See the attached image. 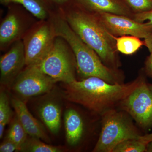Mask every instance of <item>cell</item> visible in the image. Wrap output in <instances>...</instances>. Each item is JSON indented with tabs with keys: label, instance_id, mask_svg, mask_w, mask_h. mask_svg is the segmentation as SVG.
Returning <instances> with one entry per match:
<instances>
[{
	"label": "cell",
	"instance_id": "cb8c5ba5",
	"mask_svg": "<svg viewBox=\"0 0 152 152\" xmlns=\"http://www.w3.org/2000/svg\"><path fill=\"white\" fill-rule=\"evenodd\" d=\"M133 19L140 23H143L145 21L148 20L152 25V10L136 13L133 17Z\"/></svg>",
	"mask_w": 152,
	"mask_h": 152
},
{
	"label": "cell",
	"instance_id": "9a60e30c",
	"mask_svg": "<svg viewBox=\"0 0 152 152\" xmlns=\"http://www.w3.org/2000/svg\"><path fill=\"white\" fill-rule=\"evenodd\" d=\"M66 137L68 144L75 146L80 141L84 133V123L81 116L75 109L66 111L64 117Z\"/></svg>",
	"mask_w": 152,
	"mask_h": 152
},
{
	"label": "cell",
	"instance_id": "f1b7e54d",
	"mask_svg": "<svg viewBox=\"0 0 152 152\" xmlns=\"http://www.w3.org/2000/svg\"><path fill=\"white\" fill-rule=\"evenodd\" d=\"M146 152H152V141L149 142L147 144Z\"/></svg>",
	"mask_w": 152,
	"mask_h": 152
},
{
	"label": "cell",
	"instance_id": "4316f807",
	"mask_svg": "<svg viewBox=\"0 0 152 152\" xmlns=\"http://www.w3.org/2000/svg\"><path fill=\"white\" fill-rule=\"evenodd\" d=\"M144 45L148 48L150 53H152V33L145 38Z\"/></svg>",
	"mask_w": 152,
	"mask_h": 152
},
{
	"label": "cell",
	"instance_id": "2e32d148",
	"mask_svg": "<svg viewBox=\"0 0 152 152\" xmlns=\"http://www.w3.org/2000/svg\"><path fill=\"white\" fill-rule=\"evenodd\" d=\"M0 3L5 6L20 5L38 20H48L52 11L57 8L48 0H0Z\"/></svg>",
	"mask_w": 152,
	"mask_h": 152
},
{
	"label": "cell",
	"instance_id": "d6986e66",
	"mask_svg": "<svg viewBox=\"0 0 152 152\" xmlns=\"http://www.w3.org/2000/svg\"><path fill=\"white\" fill-rule=\"evenodd\" d=\"M28 136L27 133L16 115L11 123L6 138L13 142L20 149L22 145L27 139Z\"/></svg>",
	"mask_w": 152,
	"mask_h": 152
},
{
	"label": "cell",
	"instance_id": "44dd1931",
	"mask_svg": "<svg viewBox=\"0 0 152 152\" xmlns=\"http://www.w3.org/2000/svg\"><path fill=\"white\" fill-rule=\"evenodd\" d=\"M147 144L140 139H129L117 145L113 152H146Z\"/></svg>",
	"mask_w": 152,
	"mask_h": 152
},
{
	"label": "cell",
	"instance_id": "d4e9b609",
	"mask_svg": "<svg viewBox=\"0 0 152 152\" xmlns=\"http://www.w3.org/2000/svg\"><path fill=\"white\" fill-rule=\"evenodd\" d=\"M145 71L147 75L152 78V53L148 57L145 63Z\"/></svg>",
	"mask_w": 152,
	"mask_h": 152
},
{
	"label": "cell",
	"instance_id": "484cf974",
	"mask_svg": "<svg viewBox=\"0 0 152 152\" xmlns=\"http://www.w3.org/2000/svg\"><path fill=\"white\" fill-rule=\"evenodd\" d=\"M53 5L57 8L64 7L72 1V0H48Z\"/></svg>",
	"mask_w": 152,
	"mask_h": 152
},
{
	"label": "cell",
	"instance_id": "7402d4cb",
	"mask_svg": "<svg viewBox=\"0 0 152 152\" xmlns=\"http://www.w3.org/2000/svg\"><path fill=\"white\" fill-rule=\"evenodd\" d=\"M131 10L137 13L152 10V0H124Z\"/></svg>",
	"mask_w": 152,
	"mask_h": 152
},
{
	"label": "cell",
	"instance_id": "6da1fadb",
	"mask_svg": "<svg viewBox=\"0 0 152 152\" xmlns=\"http://www.w3.org/2000/svg\"><path fill=\"white\" fill-rule=\"evenodd\" d=\"M143 77L127 84H111L96 77L86 78L64 84L63 96L69 102L79 104L102 115L120 104L141 83Z\"/></svg>",
	"mask_w": 152,
	"mask_h": 152
},
{
	"label": "cell",
	"instance_id": "603a6c76",
	"mask_svg": "<svg viewBox=\"0 0 152 152\" xmlns=\"http://www.w3.org/2000/svg\"><path fill=\"white\" fill-rule=\"evenodd\" d=\"M20 147L7 138L4 139L0 145V152H13L14 151H19Z\"/></svg>",
	"mask_w": 152,
	"mask_h": 152
},
{
	"label": "cell",
	"instance_id": "9c48e42d",
	"mask_svg": "<svg viewBox=\"0 0 152 152\" xmlns=\"http://www.w3.org/2000/svg\"><path fill=\"white\" fill-rule=\"evenodd\" d=\"M120 105L142 128L152 127V91L143 78L140 84Z\"/></svg>",
	"mask_w": 152,
	"mask_h": 152
},
{
	"label": "cell",
	"instance_id": "ac0fdd59",
	"mask_svg": "<svg viewBox=\"0 0 152 152\" xmlns=\"http://www.w3.org/2000/svg\"><path fill=\"white\" fill-rule=\"evenodd\" d=\"M140 39L133 36L115 37L117 50L124 54H132L144 45Z\"/></svg>",
	"mask_w": 152,
	"mask_h": 152
},
{
	"label": "cell",
	"instance_id": "7a4b0ae2",
	"mask_svg": "<svg viewBox=\"0 0 152 152\" xmlns=\"http://www.w3.org/2000/svg\"><path fill=\"white\" fill-rule=\"evenodd\" d=\"M58 9L72 29L96 53L102 61L113 66L117 65L115 37L108 31L95 14L72 0Z\"/></svg>",
	"mask_w": 152,
	"mask_h": 152
},
{
	"label": "cell",
	"instance_id": "e0dca14e",
	"mask_svg": "<svg viewBox=\"0 0 152 152\" xmlns=\"http://www.w3.org/2000/svg\"><path fill=\"white\" fill-rule=\"evenodd\" d=\"M43 141L40 139L29 136L22 145L20 152H61L66 151L63 147L52 145Z\"/></svg>",
	"mask_w": 152,
	"mask_h": 152
},
{
	"label": "cell",
	"instance_id": "ba28073f",
	"mask_svg": "<svg viewBox=\"0 0 152 152\" xmlns=\"http://www.w3.org/2000/svg\"><path fill=\"white\" fill-rule=\"evenodd\" d=\"M57 82L37 66H26L10 89L15 93V97L26 102L33 97L50 92Z\"/></svg>",
	"mask_w": 152,
	"mask_h": 152
},
{
	"label": "cell",
	"instance_id": "4fadbf2b",
	"mask_svg": "<svg viewBox=\"0 0 152 152\" xmlns=\"http://www.w3.org/2000/svg\"><path fill=\"white\" fill-rule=\"evenodd\" d=\"M11 102L16 115L28 135L40 139L48 143L50 142L44 126L30 113L26 102L15 96L11 99Z\"/></svg>",
	"mask_w": 152,
	"mask_h": 152
},
{
	"label": "cell",
	"instance_id": "277c9868",
	"mask_svg": "<svg viewBox=\"0 0 152 152\" xmlns=\"http://www.w3.org/2000/svg\"><path fill=\"white\" fill-rule=\"evenodd\" d=\"M102 130L93 151L113 152L117 145L129 139H138V131L124 113L114 109L102 115Z\"/></svg>",
	"mask_w": 152,
	"mask_h": 152
},
{
	"label": "cell",
	"instance_id": "ffe728a7",
	"mask_svg": "<svg viewBox=\"0 0 152 152\" xmlns=\"http://www.w3.org/2000/svg\"><path fill=\"white\" fill-rule=\"evenodd\" d=\"M12 110L8 96L4 91L0 93V130L4 131L6 125L10 120Z\"/></svg>",
	"mask_w": 152,
	"mask_h": 152
},
{
	"label": "cell",
	"instance_id": "7c38bea8",
	"mask_svg": "<svg viewBox=\"0 0 152 152\" xmlns=\"http://www.w3.org/2000/svg\"><path fill=\"white\" fill-rule=\"evenodd\" d=\"M51 91L41 101L37 111L41 119L50 132L57 134L61 128V104L59 97L56 94H51Z\"/></svg>",
	"mask_w": 152,
	"mask_h": 152
},
{
	"label": "cell",
	"instance_id": "3957f363",
	"mask_svg": "<svg viewBox=\"0 0 152 152\" xmlns=\"http://www.w3.org/2000/svg\"><path fill=\"white\" fill-rule=\"evenodd\" d=\"M49 20L56 37L62 38L73 52L78 72L85 78L96 77L111 84L118 83L113 71L104 65L99 56L72 29L58 8L53 10Z\"/></svg>",
	"mask_w": 152,
	"mask_h": 152
},
{
	"label": "cell",
	"instance_id": "52a82bcc",
	"mask_svg": "<svg viewBox=\"0 0 152 152\" xmlns=\"http://www.w3.org/2000/svg\"><path fill=\"white\" fill-rule=\"evenodd\" d=\"M56 37L49 19L37 21L22 39L26 66L36 65L40 62L50 50Z\"/></svg>",
	"mask_w": 152,
	"mask_h": 152
},
{
	"label": "cell",
	"instance_id": "5b68a950",
	"mask_svg": "<svg viewBox=\"0 0 152 152\" xmlns=\"http://www.w3.org/2000/svg\"><path fill=\"white\" fill-rule=\"evenodd\" d=\"M34 66L57 82L67 84L76 80L75 55L66 42L61 37H56L46 56Z\"/></svg>",
	"mask_w": 152,
	"mask_h": 152
},
{
	"label": "cell",
	"instance_id": "30bf717a",
	"mask_svg": "<svg viewBox=\"0 0 152 152\" xmlns=\"http://www.w3.org/2000/svg\"><path fill=\"white\" fill-rule=\"evenodd\" d=\"M94 14L115 37L130 35L145 39L152 33V25L148 22L140 23L126 16L108 13Z\"/></svg>",
	"mask_w": 152,
	"mask_h": 152
},
{
	"label": "cell",
	"instance_id": "8fae6325",
	"mask_svg": "<svg viewBox=\"0 0 152 152\" xmlns=\"http://www.w3.org/2000/svg\"><path fill=\"white\" fill-rule=\"evenodd\" d=\"M26 66L23 40L14 43L8 51L0 58V83L10 89L15 80Z\"/></svg>",
	"mask_w": 152,
	"mask_h": 152
},
{
	"label": "cell",
	"instance_id": "5bb4252c",
	"mask_svg": "<svg viewBox=\"0 0 152 152\" xmlns=\"http://www.w3.org/2000/svg\"><path fill=\"white\" fill-rule=\"evenodd\" d=\"M93 14L108 13L129 17L132 12L124 0H72Z\"/></svg>",
	"mask_w": 152,
	"mask_h": 152
},
{
	"label": "cell",
	"instance_id": "f546056e",
	"mask_svg": "<svg viewBox=\"0 0 152 152\" xmlns=\"http://www.w3.org/2000/svg\"><path fill=\"white\" fill-rule=\"evenodd\" d=\"M148 86L149 87L150 89H151V91H152V84H148Z\"/></svg>",
	"mask_w": 152,
	"mask_h": 152
},
{
	"label": "cell",
	"instance_id": "8992f818",
	"mask_svg": "<svg viewBox=\"0 0 152 152\" xmlns=\"http://www.w3.org/2000/svg\"><path fill=\"white\" fill-rule=\"evenodd\" d=\"M8 7L7 15L0 25V50H7L17 42L23 39L37 19L18 4Z\"/></svg>",
	"mask_w": 152,
	"mask_h": 152
},
{
	"label": "cell",
	"instance_id": "83f0119b",
	"mask_svg": "<svg viewBox=\"0 0 152 152\" xmlns=\"http://www.w3.org/2000/svg\"><path fill=\"white\" fill-rule=\"evenodd\" d=\"M139 139L142 141L148 144V143L152 141V133L149 134H147L145 135L140 136Z\"/></svg>",
	"mask_w": 152,
	"mask_h": 152
}]
</instances>
